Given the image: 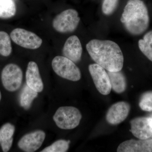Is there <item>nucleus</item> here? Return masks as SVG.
I'll return each instance as SVG.
<instances>
[{"instance_id": "f257e3e1", "label": "nucleus", "mask_w": 152, "mask_h": 152, "mask_svg": "<svg viewBox=\"0 0 152 152\" xmlns=\"http://www.w3.org/2000/svg\"><path fill=\"white\" fill-rule=\"evenodd\" d=\"M86 49L92 59L109 72L121 70L124 57L121 48L113 41L93 39L86 45Z\"/></svg>"}, {"instance_id": "f03ea898", "label": "nucleus", "mask_w": 152, "mask_h": 152, "mask_svg": "<svg viewBox=\"0 0 152 152\" xmlns=\"http://www.w3.org/2000/svg\"><path fill=\"white\" fill-rule=\"evenodd\" d=\"M121 21L129 33L139 35L149 26L150 18L146 6L142 0H129L124 9Z\"/></svg>"}, {"instance_id": "7ed1b4c3", "label": "nucleus", "mask_w": 152, "mask_h": 152, "mask_svg": "<svg viewBox=\"0 0 152 152\" xmlns=\"http://www.w3.org/2000/svg\"><path fill=\"white\" fill-rule=\"evenodd\" d=\"M82 118L78 109L74 107L65 106L59 108L53 117L58 127L62 129L69 130L77 127Z\"/></svg>"}, {"instance_id": "20e7f679", "label": "nucleus", "mask_w": 152, "mask_h": 152, "mask_svg": "<svg viewBox=\"0 0 152 152\" xmlns=\"http://www.w3.org/2000/svg\"><path fill=\"white\" fill-rule=\"evenodd\" d=\"M52 66L55 73L61 77L75 82L80 80V69L73 61L65 57H55L52 61Z\"/></svg>"}, {"instance_id": "39448f33", "label": "nucleus", "mask_w": 152, "mask_h": 152, "mask_svg": "<svg viewBox=\"0 0 152 152\" xmlns=\"http://www.w3.org/2000/svg\"><path fill=\"white\" fill-rule=\"evenodd\" d=\"M80 20L78 13L76 10L69 9L55 17L53 21V26L59 33L72 32L77 27Z\"/></svg>"}, {"instance_id": "423d86ee", "label": "nucleus", "mask_w": 152, "mask_h": 152, "mask_svg": "<svg viewBox=\"0 0 152 152\" xmlns=\"http://www.w3.org/2000/svg\"><path fill=\"white\" fill-rule=\"evenodd\" d=\"M21 69L14 64H9L3 69L1 80L3 86L9 91L14 92L20 88L23 81Z\"/></svg>"}, {"instance_id": "0eeeda50", "label": "nucleus", "mask_w": 152, "mask_h": 152, "mask_svg": "<svg viewBox=\"0 0 152 152\" xmlns=\"http://www.w3.org/2000/svg\"><path fill=\"white\" fill-rule=\"evenodd\" d=\"M10 37L15 43L28 49L35 50L40 47L42 40L36 34L29 31L17 28L12 31Z\"/></svg>"}, {"instance_id": "6e6552de", "label": "nucleus", "mask_w": 152, "mask_h": 152, "mask_svg": "<svg viewBox=\"0 0 152 152\" xmlns=\"http://www.w3.org/2000/svg\"><path fill=\"white\" fill-rule=\"evenodd\" d=\"M88 69L98 91L102 94H109L111 91L112 87L110 78L105 69L96 63L90 64Z\"/></svg>"}, {"instance_id": "1a4fd4ad", "label": "nucleus", "mask_w": 152, "mask_h": 152, "mask_svg": "<svg viewBox=\"0 0 152 152\" xmlns=\"http://www.w3.org/2000/svg\"><path fill=\"white\" fill-rule=\"evenodd\" d=\"M45 137V133L43 131H34L23 136L19 140L18 146L24 151L35 152L42 146Z\"/></svg>"}, {"instance_id": "9d476101", "label": "nucleus", "mask_w": 152, "mask_h": 152, "mask_svg": "<svg viewBox=\"0 0 152 152\" xmlns=\"http://www.w3.org/2000/svg\"><path fill=\"white\" fill-rule=\"evenodd\" d=\"M130 110L129 104L120 102L114 104L110 108L106 115V120L110 124H119L126 119Z\"/></svg>"}, {"instance_id": "9b49d317", "label": "nucleus", "mask_w": 152, "mask_h": 152, "mask_svg": "<svg viewBox=\"0 0 152 152\" xmlns=\"http://www.w3.org/2000/svg\"><path fill=\"white\" fill-rule=\"evenodd\" d=\"M130 131L135 137L140 140L149 139L152 136V128L150 126L149 117H138L130 122Z\"/></svg>"}, {"instance_id": "f8f14e48", "label": "nucleus", "mask_w": 152, "mask_h": 152, "mask_svg": "<svg viewBox=\"0 0 152 152\" xmlns=\"http://www.w3.org/2000/svg\"><path fill=\"white\" fill-rule=\"evenodd\" d=\"M83 48L78 37L72 36L67 39L63 49L64 56L77 63L81 58Z\"/></svg>"}, {"instance_id": "ddd939ff", "label": "nucleus", "mask_w": 152, "mask_h": 152, "mask_svg": "<svg viewBox=\"0 0 152 152\" xmlns=\"http://www.w3.org/2000/svg\"><path fill=\"white\" fill-rule=\"evenodd\" d=\"M118 152H152V139L128 140L120 144Z\"/></svg>"}, {"instance_id": "4468645a", "label": "nucleus", "mask_w": 152, "mask_h": 152, "mask_svg": "<svg viewBox=\"0 0 152 152\" xmlns=\"http://www.w3.org/2000/svg\"><path fill=\"white\" fill-rule=\"evenodd\" d=\"M26 84L32 89L38 93L42 91L44 84L40 75L37 64L34 61H30L26 72Z\"/></svg>"}, {"instance_id": "2eb2a0df", "label": "nucleus", "mask_w": 152, "mask_h": 152, "mask_svg": "<svg viewBox=\"0 0 152 152\" xmlns=\"http://www.w3.org/2000/svg\"><path fill=\"white\" fill-rule=\"evenodd\" d=\"M15 126L10 123H7L0 129V145L3 151L7 152L10 149L13 142Z\"/></svg>"}, {"instance_id": "dca6fc26", "label": "nucleus", "mask_w": 152, "mask_h": 152, "mask_svg": "<svg viewBox=\"0 0 152 152\" xmlns=\"http://www.w3.org/2000/svg\"><path fill=\"white\" fill-rule=\"evenodd\" d=\"M121 71H108L107 72L110 78L112 89L118 94H121L124 92L127 87L126 77L124 74Z\"/></svg>"}, {"instance_id": "f3484780", "label": "nucleus", "mask_w": 152, "mask_h": 152, "mask_svg": "<svg viewBox=\"0 0 152 152\" xmlns=\"http://www.w3.org/2000/svg\"><path fill=\"white\" fill-rule=\"evenodd\" d=\"M38 92L32 89L27 85L23 88L20 98L21 107L25 110H28L31 107L33 101L37 97Z\"/></svg>"}, {"instance_id": "a211bd4d", "label": "nucleus", "mask_w": 152, "mask_h": 152, "mask_svg": "<svg viewBox=\"0 0 152 152\" xmlns=\"http://www.w3.org/2000/svg\"><path fill=\"white\" fill-rule=\"evenodd\" d=\"M139 48L143 54L152 62V31L147 32L138 42Z\"/></svg>"}, {"instance_id": "6ab92c4d", "label": "nucleus", "mask_w": 152, "mask_h": 152, "mask_svg": "<svg viewBox=\"0 0 152 152\" xmlns=\"http://www.w3.org/2000/svg\"><path fill=\"white\" fill-rule=\"evenodd\" d=\"M16 12V7L13 0H0V18H10Z\"/></svg>"}, {"instance_id": "aec40b11", "label": "nucleus", "mask_w": 152, "mask_h": 152, "mask_svg": "<svg viewBox=\"0 0 152 152\" xmlns=\"http://www.w3.org/2000/svg\"><path fill=\"white\" fill-rule=\"evenodd\" d=\"M12 52L10 38L7 33L0 31V54L3 56H8Z\"/></svg>"}, {"instance_id": "412c9836", "label": "nucleus", "mask_w": 152, "mask_h": 152, "mask_svg": "<svg viewBox=\"0 0 152 152\" xmlns=\"http://www.w3.org/2000/svg\"><path fill=\"white\" fill-rule=\"evenodd\" d=\"M70 143V141L58 140L50 145L44 149L41 152H66L68 151Z\"/></svg>"}, {"instance_id": "4be33fe9", "label": "nucleus", "mask_w": 152, "mask_h": 152, "mask_svg": "<svg viewBox=\"0 0 152 152\" xmlns=\"http://www.w3.org/2000/svg\"><path fill=\"white\" fill-rule=\"evenodd\" d=\"M139 106L142 110L152 111V91L146 92L142 95L139 102Z\"/></svg>"}, {"instance_id": "5701e85b", "label": "nucleus", "mask_w": 152, "mask_h": 152, "mask_svg": "<svg viewBox=\"0 0 152 152\" xmlns=\"http://www.w3.org/2000/svg\"><path fill=\"white\" fill-rule=\"evenodd\" d=\"M119 0H103L102 10L104 15H109L113 13L118 3Z\"/></svg>"}, {"instance_id": "b1692460", "label": "nucleus", "mask_w": 152, "mask_h": 152, "mask_svg": "<svg viewBox=\"0 0 152 152\" xmlns=\"http://www.w3.org/2000/svg\"><path fill=\"white\" fill-rule=\"evenodd\" d=\"M149 121L150 126L152 128V116L149 117Z\"/></svg>"}, {"instance_id": "393cba45", "label": "nucleus", "mask_w": 152, "mask_h": 152, "mask_svg": "<svg viewBox=\"0 0 152 152\" xmlns=\"http://www.w3.org/2000/svg\"><path fill=\"white\" fill-rule=\"evenodd\" d=\"M1 91H0V101L1 100Z\"/></svg>"}]
</instances>
